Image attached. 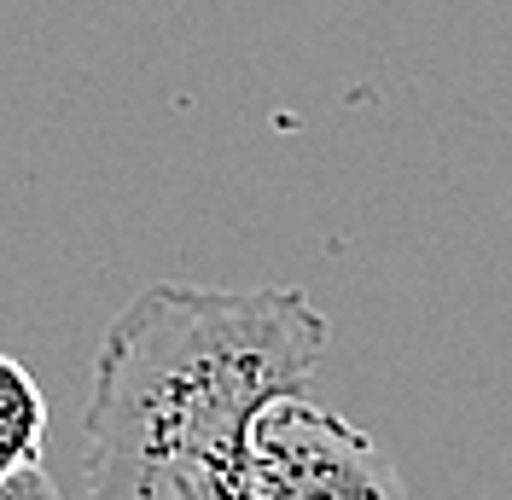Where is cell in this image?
<instances>
[{"label":"cell","mask_w":512,"mask_h":500,"mask_svg":"<svg viewBox=\"0 0 512 500\" xmlns=\"http://www.w3.org/2000/svg\"><path fill=\"white\" fill-rule=\"evenodd\" d=\"M332 344L291 285H146L105 326L82 419V500H245L251 431Z\"/></svg>","instance_id":"cell-1"},{"label":"cell","mask_w":512,"mask_h":500,"mask_svg":"<svg viewBox=\"0 0 512 500\" xmlns=\"http://www.w3.org/2000/svg\"><path fill=\"white\" fill-rule=\"evenodd\" d=\"M245 500H408V483L344 413L309 396H280L251 431Z\"/></svg>","instance_id":"cell-2"},{"label":"cell","mask_w":512,"mask_h":500,"mask_svg":"<svg viewBox=\"0 0 512 500\" xmlns=\"http://www.w3.org/2000/svg\"><path fill=\"white\" fill-rule=\"evenodd\" d=\"M41 442H47V396L18 355H0V483L41 466Z\"/></svg>","instance_id":"cell-3"},{"label":"cell","mask_w":512,"mask_h":500,"mask_svg":"<svg viewBox=\"0 0 512 500\" xmlns=\"http://www.w3.org/2000/svg\"><path fill=\"white\" fill-rule=\"evenodd\" d=\"M0 500H64V495H59V483H53L47 471L30 466V471H18V477L0 483Z\"/></svg>","instance_id":"cell-4"}]
</instances>
